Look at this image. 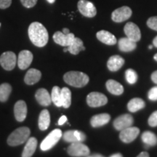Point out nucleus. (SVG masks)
Masks as SVG:
<instances>
[{
    "instance_id": "c85d7f7f",
    "label": "nucleus",
    "mask_w": 157,
    "mask_h": 157,
    "mask_svg": "<svg viewBox=\"0 0 157 157\" xmlns=\"http://www.w3.org/2000/svg\"><path fill=\"white\" fill-rule=\"evenodd\" d=\"M61 101L62 106L65 109H68L71 104V92L68 87H63L61 89Z\"/></svg>"
},
{
    "instance_id": "09e8293b",
    "label": "nucleus",
    "mask_w": 157,
    "mask_h": 157,
    "mask_svg": "<svg viewBox=\"0 0 157 157\" xmlns=\"http://www.w3.org/2000/svg\"><path fill=\"white\" fill-rule=\"evenodd\" d=\"M63 51H64V52H67V51H68V49H67V48H65Z\"/></svg>"
},
{
    "instance_id": "aec40b11",
    "label": "nucleus",
    "mask_w": 157,
    "mask_h": 157,
    "mask_svg": "<svg viewBox=\"0 0 157 157\" xmlns=\"http://www.w3.org/2000/svg\"><path fill=\"white\" fill-rule=\"evenodd\" d=\"M110 119H111V116L109 113H100V114L93 116L91 118L90 124L92 127H99L109 123Z\"/></svg>"
},
{
    "instance_id": "a18cd8bd",
    "label": "nucleus",
    "mask_w": 157,
    "mask_h": 157,
    "mask_svg": "<svg viewBox=\"0 0 157 157\" xmlns=\"http://www.w3.org/2000/svg\"><path fill=\"white\" fill-rule=\"evenodd\" d=\"M47 1H48L49 3H50V4H52V3H54L55 2H56V0H47Z\"/></svg>"
},
{
    "instance_id": "4be33fe9",
    "label": "nucleus",
    "mask_w": 157,
    "mask_h": 157,
    "mask_svg": "<svg viewBox=\"0 0 157 157\" xmlns=\"http://www.w3.org/2000/svg\"><path fill=\"white\" fill-rule=\"evenodd\" d=\"M37 140L34 137H29L22 153V157H31L37 147Z\"/></svg>"
},
{
    "instance_id": "1a4fd4ad",
    "label": "nucleus",
    "mask_w": 157,
    "mask_h": 157,
    "mask_svg": "<svg viewBox=\"0 0 157 157\" xmlns=\"http://www.w3.org/2000/svg\"><path fill=\"white\" fill-rule=\"evenodd\" d=\"M132 10L127 6L119 7L112 13L111 19L116 23H121L128 20L132 15Z\"/></svg>"
},
{
    "instance_id": "c03bdc74",
    "label": "nucleus",
    "mask_w": 157,
    "mask_h": 157,
    "mask_svg": "<svg viewBox=\"0 0 157 157\" xmlns=\"http://www.w3.org/2000/svg\"><path fill=\"white\" fill-rule=\"evenodd\" d=\"M153 44H154L156 48H157V36L155 37L154 40H153Z\"/></svg>"
},
{
    "instance_id": "c9c22d12",
    "label": "nucleus",
    "mask_w": 157,
    "mask_h": 157,
    "mask_svg": "<svg viewBox=\"0 0 157 157\" xmlns=\"http://www.w3.org/2000/svg\"><path fill=\"white\" fill-rule=\"evenodd\" d=\"M37 1L38 0H21V2L26 8H31L36 5Z\"/></svg>"
},
{
    "instance_id": "58836bf2",
    "label": "nucleus",
    "mask_w": 157,
    "mask_h": 157,
    "mask_svg": "<svg viewBox=\"0 0 157 157\" xmlns=\"http://www.w3.org/2000/svg\"><path fill=\"white\" fill-rule=\"evenodd\" d=\"M151 79L154 83L157 84V71H155L151 74Z\"/></svg>"
},
{
    "instance_id": "f257e3e1",
    "label": "nucleus",
    "mask_w": 157,
    "mask_h": 157,
    "mask_svg": "<svg viewBox=\"0 0 157 157\" xmlns=\"http://www.w3.org/2000/svg\"><path fill=\"white\" fill-rule=\"evenodd\" d=\"M28 34L31 42L35 46L43 48L48 44L49 40L48 30L41 23H31L29 27Z\"/></svg>"
},
{
    "instance_id": "4468645a",
    "label": "nucleus",
    "mask_w": 157,
    "mask_h": 157,
    "mask_svg": "<svg viewBox=\"0 0 157 157\" xmlns=\"http://www.w3.org/2000/svg\"><path fill=\"white\" fill-rule=\"evenodd\" d=\"M75 38L74 34L69 33L68 34H65L61 31H57L53 35L54 42L63 47H68L71 44Z\"/></svg>"
},
{
    "instance_id": "8fccbe9b",
    "label": "nucleus",
    "mask_w": 157,
    "mask_h": 157,
    "mask_svg": "<svg viewBox=\"0 0 157 157\" xmlns=\"http://www.w3.org/2000/svg\"><path fill=\"white\" fill-rule=\"evenodd\" d=\"M0 26H1V23H0Z\"/></svg>"
},
{
    "instance_id": "f03ea898",
    "label": "nucleus",
    "mask_w": 157,
    "mask_h": 157,
    "mask_svg": "<svg viewBox=\"0 0 157 157\" xmlns=\"http://www.w3.org/2000/svg\"><path fill=\"white\" fill-rule=\"evenodd\" d=\"M63 79L66 83L74 87H83L89 82V76L81 71H68L65 74Z\"/></svg>"
},
{
    "instance_id": "2eb2a0df",
    "label": "nucleus",
    "mask_w": 157,
    "mask_h": 157,
    "mask_svg": "<svg viewBox=\"0 0 157 157\" xmlns=\"http://www.w3.org/2000/svg\"><path fill=\"white\" fill-rule=\"evenodd\" d=\"M33 60V54L29 50H22L18 55L17 66L20 69L25 70L29 68Z\"/></svg>"
},
{
    "instance_id": "0eeeda50",
    "label": "nucleus",
    "mask_w": 157,
    "mask_h": 157,
    "mask_svg": "<svg viewBox=\"0 0 157 157\" xmlns=\"http://www.w3.org/2000/svg\"><path fill=\"white\" fill-rule=\"evenodd\" d=\"M77 7L79 13L87 17H93L97 14V9L95 5L88 0H79Z\"/></svg>"
},
{
    "instance_id": "7ed1b4c3",
    "label": "nucleus",
    "mask_w": 157,
    "mask_h": 157,
    "mask_svg": "<svg viewBox=\"0 0 157 157\" xmlns=\"http://www.w3.org/2000/svg\"><path fill=\"white\" fill-rule=\"evenodd\" d=\"M31 131L26 127H19L13 131L7 138V144L10 146H17L29 140Z\"/></svg>"
},
{
    "instance_id": "9d476101",
    "label": "nucleus",
    "mask_w": 157,
    "mask_h": 157,
    "mask_svg": "<svg viewBox=\"0 0 157 157\" xmlns=\"http://www.w3.org/2000/svg\"><path fill=\"white\" fill-rule=\"evenodd\" d=\"M124 31L127 38L137 42L141 39V33L139 27L132 22H128L124 28Z\"/></svg>"
},
{
    "instance_id": "f704fd0d",
    "label": "nucleus",
    "mask_w": 157,
    "mask_h": 157,
    "mask_svg": "<svg viewBox=\"0 0 157 157\" xmlns=\"http://www.w3.org/2000/svg\"><path fill=\"white\" fill-rule=\"evenodd\" d=\"M148 124L151 127L157 126V111H154L148 118Z\"/></svg>"
},
{
    "instance_id": "f3484780",
    "label": "nucleus",
    "mask_w": 157,
    "mask_h": 157,
    "mask_svg": "<svg viewBox=\"0 0 157 157\" xmlns=\"http://www.w3.org/2000/svg\"><path fill=\"white\" fill-rule=\"evenodd\" d=\"M35 98L37 102L43 106H48L52 103L51 95H50L48 90L44 88H40L37 90L35 94Z\"/></svg>"
},
{
    "instance_id": "c756f323",
    "label": "nucleus",
    "mask_w": 157,
    "mask_h": 157,
    "mask_svg": "<svg viewBox=\"0 0 157 157\" xmlns=\"http://www.w3.org/2000/svg\"><path fill=\"white\" fill-rule=\"evenodd\" d=\"M12 92V87L8 83H3L0 85V101L6 102L8 100Z\"/></svg>"
},
{
    "instance_id": "a878e982",
    "label": "nucleus",
    "mask_w": 157,
    "mask_h": 157,
    "mask_svg": "<svg viewBox=\"0 0 157 157\" xmlns=\"http://www.w3.org/2000/svg\"><path fill=\"white\" fill-rule=\"evenodd\" d=\"M50 124V115L48 110H42L39 117V128L41 130H46Z\"/></svg>"
},
{
    "instance_id": "393cba45",
    "label": "nucleus",
    "mask_w": 157,
    "mask_h": 157,
    "mask_svg": "<svg viewBox=\"0 0 157 157\" xmlns=\"http://www.w3.org/2000/svg\"><path fill=\"white\" fill-rule=\"evenodd\" d=\"M68 51L72 55H78L81 51L85 50V47L84 46L83 42L81 39L75 37L69 46L67 47Z\"/></svg>"
},
{
    "instance_id": "473e14b6",
    "label": "nucleus",
    "mask_w": 157,
    "mask_h": 157,
    "mask_svg": "<svg viewBox=\"0 0 157 157\" xmlns=\"http://www.w3.org/2000/svg\"><path fill=\"white\" fill-rule=\"evenodd\" d=\"M147 25L153 30L157 31V16L149 17L147 21Z\"/></svg>"
},
{
    "instance_id": "5701e85b",
    "label": "nucleus",
    "mask_w": 157,
    "mask_h": 157,
    "mask_svg": "<svg viewBox=\"0 0 157 157\" xmlns=\"http://www.w3.org/2000/svg\"><path fill=\"white\" fill-rule=\"evenodd\" d=\"M118 44H119V50L122 52H126L134 50L137 47L136 42L131 40L130 39L127 38V37L121 38L118 42Z\"/></svg>"
},
{
    "instance_id": "423d86ee",
    "label": "nucleus",
    "mask_w": 157,
    "mask_h": 157,
    "mask_svg": "<svg viewBox=\"0 0 157 157\" xmlns=\"http://www.w3.org/2000/svg\"><path fill=\"white\" fill-rule=\"evenodd\" d=\"M17 63L16 55L13 52H5L0 56V64L6 71H11L15 67Z\"/></svg>"
},
{
    "instance_id": "cd10ccee",
    "label": "nucleus",
    "mask_w": 157,
    "mask_h": 157,
    "mask_svg": "<svg viewBox=\"0 0 157 157\" xmlns=\"http://www.w3.org/2000/svg\"><path fill=\"white\" fill-rule=\"evenodd\" d=\"M143 142L148 146H154L157 144V137L154 132L150 131H146L142 134L141 136Z\"/></svg>"
},
{
    "instance_id": "9b49d317",
    "label": "nucleus",
    "mask_w": 157,
    "mask_h": 157,
    "mask_svg": "<svg viewBox=\"0 0 157 157\" xmlns=\"http://www.w3.org/2000/svg\"><path fill=\"white\" fill-rule=\"evenodd\" d=\"M140 133V129L135 127H129L122 129L119 134V138L122 142L125 143H129L135 140Z\"/></svg>"
},
{
    "instance_id": "a19ab883",
    "label": "nucleus",
    "mask_w": 157,
    "mask_h": 157,
    "mask_svg": "<svg viewBox=\"0 0 157 157\" xmlns=\"http://www.w3.org/2000/svg\"><path fill=\"white\" fill-rule=\"evenodd\" d=\"M63 34H68L70 33L69 29H66V28L63 29Z\"/></svg>"
},
{
    "instance_id": "bb28decb",
    "label": "nucleus",
    "mask_w": 157,
    "mask_h": 157,
    "mask_svg": "<svg viewBox=\"0 0 157 157\" xmlns=\"http://www.w3.org/2000/svg\"><path fill=\"white\" fill-rule=\"evenodd\" d=\"M146 106V103L141 98H135L130 100L127 104V109L130 112H137L139 110L142 109Z\"/></svg>"
},
{
    "instance_id": "de8ad7c7",
    "label": "nucleus",
    "mask_w": 157,
    "mask_h": 157,
    "mask_svg": "<svg viewBox=\"0 0 157 157\" xmlns=\"http://www.w3.org/2000/svg\"><path fill=\"white\" fill-rule=\"evenodd\" d=\"M148 48L150 49V50H151V49H152V48H153V46H152V45H149V46H148Z\"/></svg>"
},
{
    "instance_id": "ea45409f",
    "label": "nucleus",
    "mask_w": 157,
    "mask_h": 157,
    "mask_svg": "<svg viewBox=\"0 0 157 157\" xmlns=\"http://www.w3.org/2000/svg\"><path fill=\"white\" fill-rule=\"evenodd\" d=\"M137 157H149V154L147 152H141Z\"/></svg>"
},
{
    "instance_id": "ddd939ff",
    "label": "nucleus",
    "mask_w": 157,
    "mask_h": 157,
    "mask_svg": "<svg viewBox=\"0 0 157 157\" xmlns=\"http://www.w3.org/2000/svg\"><path fill=\"white\" fill-rule=\"evenodd\" d=\"M63 138L68 143L83 142L86 140V135L78 130H68L63 133Z\"/></svg>"
},
{
    "instance_id": "6ab92c4d",
    "label": "nucleus",
    "mask_w": 157,
    "mask_h": 157,
    "mask_svg": "<svg viewBox=\"0 0 157 157\" xmlns=\"http://www.w3.org/2000/svg\"><path fill=\"white\" fill-rule=\"evenodd\" d=\"M41 77H42V73L40 71L35 69V68H31L25 74L24 82L26 84L33 85L37 83L40 80Z\"/></svg>"
},
{
    "instance_id": "dca6fc26",
    "label": "nucleus",
    "mask_w": 157,
    "mask_h": 157,
    "mask_svg": "<svg viewBox=\"0 0 157 157\" xmlns=\"http://www.w3.org/2000/svg\"><path fill=\"white\" fill-rule=\"evenodd\" d=\"M27 105L24 101H18L15 104L14 114L17 121H23L27 116Z\"/></svg>"
},
{
    "instance_id": "72a5a7b5",
    "label": "nucleus",
    "mask_w": 157,
    "mask_h": 157,
    "mask_svg": "<svg viewBox=\"0 0 157 157\" xmlns=\"http://www.w3.org/2000/svg\"><path fill=\"white\" fill-rule=\"evenodd\" d=\"M148 98L151 101H157V86L156 87H152L151 89L149 90L148 93Z\"/></svg>"
},
{
    "instance_id": "6e6552de",
    "label": "nucleus",
    "mask_w": 157,
    "mask_h": 157,
    "mask_svg": "<svg viewBox=\"0 0 157 157\" xmlns=\"http://www.w3.org/2000/svg\"><path fill=\"white\" fill-rule=\"evenodd\" d=\"M87 103L90 107H101L108 103V98L103 93L93 92L87 95Z\"/></svg>"
},
{
    "instance_id": "b1692460",
    "label": "nucleus",
    "mask_w": 157,
    "mask_h": 157,
    "mask_svg": "<svg viewBox=\"0 0 157 157\" xmlns=\"http://www.w3.org/2000/svg\"><path fill=\"white\" fill-rule=\"evenodd\" d=\"M108 91L115 95H120L124 93V87L121 84L115 80L109 79L105 84Z\"/></svg>"
},
{
    "instance_id": "7c9ffc66",
    "label": "nucleus",
    "mask_w": 157,
    "mask_h": 157,
    "mask_svg": "<svg viewBox=\"0 0 157 157\" xmlns=\"http://www.w3.org/2000/svg\"><path fill=\"white\" fill-rule=\"evenodd\" d=\"M51 99L52 101L56 106L61 107L62 101H61V89L58 86H55L52 90V93H51Z\"/></svg>"
},
{
    "instance_id": "20e7f679",
    "label": "nucleus",
    "mask_w": 157,
    "mask_h": 157,
    "mask_svg": "<svg viewBox=\"0 0 157 157\" xmlns=\"http://www.w3.org/2000/svg\"><path fill=\"white\" fill-rule=\"evenodd\" d=\"M63 136L62 131L59 129H56L53 131H52L48 136L44 139L41 143L40 148L42 151H46L50 150L54 147L58 143Z\"/></svg>"
},
{
    "instance_id": "f8f14e48",
    "label": "nucleus",
    "mask_w": 157,
    "mask_h": 157,
    "mask_svg": "<svg viewBox=\"0 0 157 157\" xmlns=\"http://www.w3.org/2000/svg\"><path fill=\"white\" fill-rule=\"evenodd\" d=\"M133 122L134 119L130 114H123L119 116L113 121V126L116 129L121 131L122 129L132 126Z\"/></svg>"
},
{
    "instance_id": "79ce46f5",
    "label": "nucleus",
    "mask_w": 157,
    "mask_h": 157,
    "mask_svg": "<svg viewBox=\"0 0 157 157\" xmlns=\"http://www.w3.org/2000/svg\"><path fill=\"white\" fill-rule=\"evenodd\" d=\"M110 157H123V156L121 154H119V153H117V154H114L111 155V156Z\"/></svg>"
},
{
    "instance_id": "e433bc0d",
    "label": "nucleus",
    "mask_w": 157,
    "mask_h": 157,
    "mask_svg": "<svg viewBox=\"0 0 157 157\" xmlns=\"http://www.w3.org/2000/svg\"><path fill=\"white\" fill-rule=\"evenodd\" d=\"M12 4V0H0V9L8 8Z\"/></svg>"
},
{
    "instance_id": "49530a36",
    "label": "nucleus",
    "mask_w": 157,
    "mask_h": 157,
    "mask_svg": "<svg viewBox=\"0 0 157 157\" xmlns=\"http://www.w3.org/2000/svg\"><path fill=\"white\" fill-rule=\"evenodd\" d=\"M154 58L155 60H156V61H157V53H156V55H155L154 57Z\"/></svg>"
},
{
    "instance_id": "a211bd4d",
    "label": "nucleus",
    "mask_w": 157,
    "mask_h": 157,
    "mask_svg": "<svg viewBox=\"0 0 157 157\" xmlns=\"http://www.w3.org/2000/svg\"><path fill=\"white\" fill-rule=\"evenodd\" d=\"M98 39L101 42L108 45H113L117 44V38L113 34L110 33L109 31L101 30L98 31L96 34Z\"/></svg>"
},
{
    "instance_id": "4c0bfd02",
    "label": "nucleus",
    "mask_w": 157,
    "mask_h": 157,
    "mask_svg": "<svg viewBox=\"0 0 157 157\" xmlns=\"http://www.w3.org/2000/svg\"><path fill=\"white\" fill-rule=\"evenodd\" d=\"M66 121H67V117H66V116H64V115L62 116V117L60 118V119H59L58 124L59 125H63V124L66 122Z\"/></svg>"
},
{
    "instance_id": "39448f33",
    "label": "nucleus",
    "mask_w": 157,
    "mask_h": 157,
    "mask_svg": "<svg viewBox=\"0 0 157 157\" xmlns=\"http://www.w3.org/2000/svg\"><path fill=\"white\" fill-rule=\"evenodd\" d=\"M68 154L74 157H81L89 156L90 151L88 147L82 142L72 143L67 149Z\"/></svg>"
},
{
    "instance_id": "2f4dec72",
    "label": "nucleus",
    "mask_w": 157,
    "mask_h": 157,
    "mask_svg": "<svg viewBox=\"0 0 157 157\" xmlns=\"http://www.w3.org/2000/svg\"><path fill=\"white\" fill-rule=\"evenodd\" d=\"M125 77H126V80L128 83L133 84L136 83L137 80V74L135 70L129 68L125 72Z\"/></svg>"
},
{
    "instance_id": "412c9836",
    "label": "nucleus",
    "mask_w": 157,
    "mask_h": 157,
    "mask_svg": "<svg viewBox=\"0 0 157 157\" xmlns=\"http://www.w3.org/2000/svg\"><path fill=\"white\" fill-rule=\"evenodd\" d=\"M124 63V60L119 56H113L110 57L107 62L108 68L111 71H117L122 67Z\"/></svg>"
},
{
    "instance_id": "37998d69",
    "label": "nucleus",
    "mask_w": 157,
    "mask_h": 157,
    "mask_svg": "<svg viewBox=\"0 0 157 157\" xmlns=\"http://www.w3.org/2000/svg\"><path fill=\"white\" fill-rule=\"evenodd\" d=\"M87 157H105V156H102V155H101V154H95L91 155V156H87Z\"/></svg>"
}]
</instances>
